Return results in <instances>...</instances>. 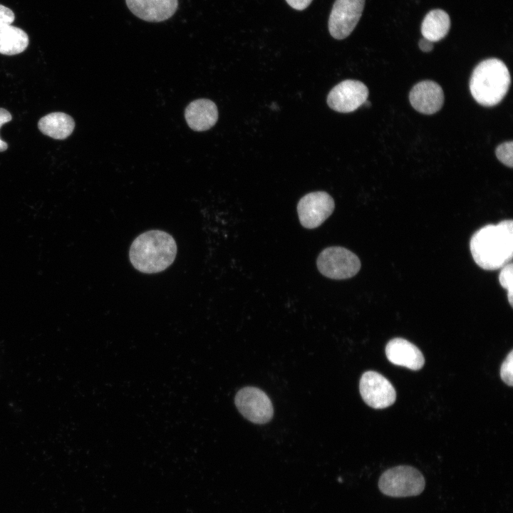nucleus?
<instances>
[{
	"label": "nucleus",
	"mask_w": 513,
	"mask_h": 513,
	"mask_svg": "<svg viewBox=\"0 0 513 513\" xmlns=\"http://www.w3.org/2000/svg\"><path fill=\"white\" fill-rule=\"evenodd\" d=\"M470 249L475 262L484 270L501 269L513 256V221L487 224L472 236Z\"/></svg>",
	"instance_id": "obj_1"
},
{
	"label": "nucleus",
	"mask_w": 513,
	"mask_h": 513,
	"mask_svg": "<svg viewBox=\"0 0 513 513\" xmlns=\"http://www.w3.org/2000/svg\"><path fill=\"white\" fill-rule=\"evenodd\" d=\"M177 244L168 233L152 229L140 234L129 252L132 265L140 272L154 274L164 271L174 261Z\"/></svg>",
	"instance_id": "obj_2"
},
{
	"label": "nucleus",
	"mask_w": 513,
	"mask_h": 513,
	"mask_svg": "<svg viewBox=\"0 0 513 513\" xmlns=\"http://www.w3.org/2000/svg\"><path fill=\"white\" fill-rule=\"evenodd\" d=\"M510 82V73L504 63L497 58H488L475 68L470 81V90L479 104L491 107L502 101Z\"/></svg>",
	"instance_id": "obj_3"
},
{
	"label": "nucleus",
	"mask_w": 513,
	"mask_h": 513,
	"mask_svg": "<svg viewBox=\"0 0 513 513\" xmlns=\"http://www.w3.org/2000/svg\"><path fill=\"white\" fill-rule=\"evenodd\" d=\"M425 481L422 473L409 465H399L385 470L378 480V488L392 497L416 496L422 493Z\"/></svg>",
	"instance_id": "obj_4"
},
{
	"label": "nucleus",
	"mask_w": 513,
	"mask_h": 513,
	"mask_svg": "<svg viewBox=\"0 0 513 513\" xmlns=\"http://www.w3.org/2000/svg\"><path fill=\"white\" fill-rule=\"evenodd\" d=\"M316 264L323 276L332 279H346L355 276L361 269L359 258L342 247H329L318 255Z\"/></svg>",
	"instance_id": "obj_5"
},
{
	"label": "nucleus",
	"mask_w": 513,
	"mask_h": 513,
	"mask_svg": "<svg viewBox=\"0 0 513 513\" xmlns=\"http://www.w3.org/2000/svg\"><path fill=\"white\" fill-rule=\"evenodd\" d=\"M234 403L239 413L253 423L264 424L273 417L271 400L258 388L248 386L240 389L235 395Z\"/></svg>",
	"instance_id": "obj_6"
},
{
	"label": "nucleus",
	"mask_w": 513,
	"mask_h": 513,
	"mask_svg": "<svg viewBox=\"0 0 513 513\" xmlns=\"http://www.w3.org/2000/svg\"><path fill=\"white\" fill-rule=\"evenodd\" d=\"M365 0H336L328 19V31L332 37L341 40L348 37L359 21Z\"/></svg>",
	"instance_id": "obj_7"
},
{
	"label": "nucleus",
	"mask_w": 513,
	"mask_h": 513,
	"mask_svg": "<svg viewBox=\"0 0 513 513\" xmlns=\"http://www.w3.org/2000/svg\"><path fill=\"white\" fill-rule=\"evenodd\" d=\"M359 390L363 401L370 407L383 409L393 405L396 392L391 383L383 375L373 370L363 373Z\"/></svg>",
	"instance_id": "obj_8"
},
{
	"label": "nucleus",
	"mask_w": 513,
	"mask_h": 513,
	"mask_svg": "<svg viewBox=\"0 0 513 513\" xmlns=\"http://www.w3.org/2000/svg\"><path fill=\"white\" fill-rule=\"evenodd\" d=\"M334 200L326 192L318 191L305 195L297 204L301 224L307 229L319 227L333 212Z\"/></svg>",
	"instance_id": "obj_9"
},
{
	"label": "nucleus",
	"mask_w": 513,
	"mask_h": 513,
	"mask_svg": "<svg viewBox=\"0 0 513 513\" xmlns=\"http://www.w3.org/2000/svg\"><path fill=\"white\" fill-rule=\"evenodd\" d=\"M368 96L367 86L359 81L345 80L329 92L327 103L333 110L351 113L364 104Z\"/></svg>",
	"instance_id": "obj_10"
},
{
	"label": "nucleus",
	"mask_w": 513,
	"mask_h": 513,
	"mask_svg": "<svg viewBox=\"0 0 513 513\" xmlns=\"http://www.w3.org/2000/svg\"><path fill=\"white\" fill-rule=\"evenodd\" d=\"M409 100L418 112L431 115L439 111L444 103V93L441 86L432 81H423L410 90Z\"/></svg>",
	"instance_id": "obj_11"
},
{
	"label": "nucleus",
	"mask_w": 513,
	"mask_h": 513,
	"mask_svg": "<svg viewBox=\"0 0 513 513\" xmlns=\"http://www.w3.org/2000/svg\"><path fill=\"white\" fill-rule=\"evenodd\" d=\"M385 355L393 364L413 370H420L425 363V358L420 350L411 342L402 338H395L388 342L385 346Z\"/></svg>",
	"instance_id": "obj_12"
},
{
	"label": "nucleus",
	"mask_w": 513,
	"mask_h": 513,
	"mask_svg": "<svg viewBox=\"0 0 513 513\" xmlns=\"http://www.w3.org/2000/svg\"><path fill=\"white\" fill-rule=\"evenodd\" d=\"M130 11L140 19L150 22L163 21L177 9V0H125Z\"/></svg>",
	"instance_id": "obj_13"
},
{
	"label": "nucleus",
	"mask_w": 513,
	"mask_h": 513,
	"mask_svg": "<svg viewBox=\"0 0 513 513\" xmlns=\"http://www.w3.org/2000/svg\"><path fill=\"white\" fill-rule=\"evenodd\" d=\"M188 125L195 130L204 131L211 128L218 119L217 108L209 99H197L190 103L185 111Z\"/></svg>",
	"instance_id": "obj_14"
},
{
	"label": "nucleus",
	"mask_w": 513,
	"mask_h": 513,
	"mask_svg": "<svg viewBox=\"0 0 513 513\" xmlns=\"http://www.w3.org/2000/svg\"><path fill=\"white\" fill-rule=\"evenodd\" d=\"M40 131L53 139L63 140L73 133L75 123L71 116L61 112L49 113L38 123Z\"/></svg>",
	"instance_id": "obj_15"
},
{
	"label": "nucleus",
	"mask_w": 513,
	"mask_h": 513,
	"mask_svg": "<svg viewBox=\"0 0 513 513\" xmlns=\"http://www.w3.org/2000/svg\"><path fill=\"white\" fill-rule=\"evenodd\" d=\"M450 28L449 15L442 9H434L425 16L421 25V33L423 38L434 43L445 38Z\"/></svg>",
	"instance_id": "obj_16"
},
{
	"label": "nucleus",
	"mask_w": 513,
	"mask_h": 513,
	"mask_svg": "<svg viewBox=\"0 0 513 513\" xmlns=\"http://www.w3.org/2000/svg\"><path fill=\"white\" fill-rule=\"evenodd\" d=\"M29 43L28 34L21 28L9 25L0 26V53L16 55L24 51Z\"/></svg>",
	"instance_id": "obj_17"
},
{
	"label": "nucleus",
	"mask_w": 513,
	"mask_h": 513,
	"mask_svg": "<svg viewBox=\"0 0 513 513\" xmlns=\"http://www.w3.org/2000/svg\"><path fill=\"white\" fill-rule=\"evenodd\" d=\"M513 266L512 263L509 262L501 268L499 274V281L500 285L507 291V299L510 306H513Z\"/></svg>",
	"instance_id": "obj_18"
},
{
	"label": "nucleus",
	"mask_w": 513,
	"mask_h": 513,
	"mask_svg": "<svg viewBox=\"0 0 513 513\" xmlns=\"http://www.w3.org/2000/svg\"><path fill=\"white\" fill-rule=\"evenodd\" d=\"M513 142H504L499 145L495 150L497 159L504 165L512 167L513 165Z\"/></svg>",
	"instance_id": "obj_19"
},
{
	"label": "nucleus",
	"mask_w": 513,
	"mask_h": 513,
	"mask_svg": "<svg viewBox=\"0 0 513 513\" xmlns=\"http://www.w3.org/2000/svg\"><path fill=\"white\" fill-rule=\"evenodd\" d=\"M500 377L508 385H513V351L507 356L500 368Z\"/></svg>",
	"instance_id": "obj_20"
},
{
	"label": "nucleus",
	"mask_w": 513,
	"mask_h": 513,
	"mask_svg": "<svg viewBox=\"0 0 513 513\" xmlns=\"http://www.w3.org/2000/svg\"><path fill=\"white\" fill-rule=\"evenodd\" d=\"M15 19V15L9 8L0 4V26L11 24Z\"/></svg>",
	"instance_id": "obj_21"
},
{
	"label": "nucleus",
	"mask_w": 513,
	"mask_h": 513,
	"mask_svg": "<svg viewBox=\"0 0 513 513\" xmlns=\"http://www.w3.org/2000/svg\"><path fill=\"white\" fill-rule=\"evenodd\" d=\"M12 116L11 113L4 108H0V128L4 123L11 121ZM8 145L6 142L3 141L0 138V152L6 150Z\"/></svg>",
	"instance_id": "obj_22"
},
{
	"label": "nucleus",
	"mask_w": 513,
	"mask_h": 513,
	"mask_svg": "<svg viewBox=\"0 0 513 513\" xmlns=\"http://www.w3.org/2000/svg\"><path fill=\"white\" fill-rule=\"evenodd\" d=\"M313 0H286V3L293 9L301 11L306 9Z\"/></svg>",
	"instance_id": "obj_23"
},
{
	"label": "nucleus",
	"mask_w": 513,
	"mask_h": 513,
	"mask_svg": "<svg viewBox=\"0 0 513 513\" xmlns=\"http://www.w3.org/2000/svg\"><path fill=\"white\" fill-rule=\"evenodd\" d=\"M418 46L421 51L429 52L433 48V42L423 38L420 40Z\"/></svg>",
	"instance_id": "obj_24"
}]
</instances>
